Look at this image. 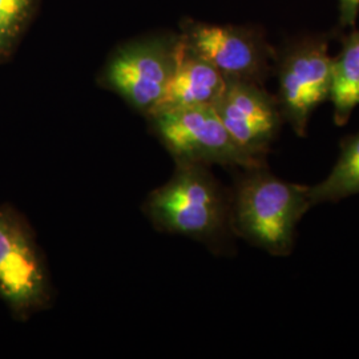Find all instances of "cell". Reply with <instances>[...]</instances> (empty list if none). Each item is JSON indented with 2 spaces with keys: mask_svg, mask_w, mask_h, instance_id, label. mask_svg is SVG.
<instances>
[{
  "mask_svg": "<svg viewBox=\"0 0 359 359\" xmlns=\"http://www.w3.org/2000/svg\"><path fill=\"white\" fill-rule=\"evenodd\" d=\"M35 0H0V57L13 48Z\"/></svg>",
  "mask_w": 359,
  "mask_h": 359,
  "instance_id": "obj_12",
  "label": "cell"
},
{
  "mask_svg": "<svg viewBox=\"0 0 359 359\" xmlns=\"http://www.w3.org/2000/svg\"><path fill=\"white\" fill-rule=\"evenodd\" d=\"M243 170L231 196L233 234L271 256H290L297 226L311 209L310 187L277 177L266 164Z\"/></svg>",
  "mask_w": 359,
  "mask_h": 359,
  "instance_id": "obj_1",
  "label": "cell"
},
{
  "mask_svg": "<svg viewBox=\"0 0 359 359\" xmlns=\"http://www.w3.org/2000/svg\"><path fill=\"white\" fill-rule=\"evenodd\" d=\"M338 1V26L354 28L359 16V0H337Z\"/></svg>",
  "mask_w": 359,
  "mask_h": 359,
  "instance_id": "obj_13",
  "label": "cell"
},
{
  "mask_svg": "<svg viewBox=\"0 0 359 359\" xmlns=\"http://www.w3.org/2000/svg\"><path fill=\"white\" fill-rule=\"evenodd\" d=\"M0 297L15 317L26 320L48 308L50 276L25 218L0 206Z\"/></svg>",
  "mask_w": 359,
  "mask_h": 359,
  "instance_id": "obj_4",
  "label": "cell"
},
{
  "mask_svg": "<svg viewBox=\"0 0 359 359\" xmlns=\"http://www.w3.org/2000/svg\"><path fill=\"white\" fill-rule=\"evenodd\" d=\"M152 116L154 128L177 161L248 168L265 165L241 149L224 127L213 105L168 109Z\"/></svg>",
  "mask_w": 359,
  "mask_h": 359,
  "instance_id": "obj_5",
  "label": "cell"
},
{
  "mask_svg": "<svg viewBox=\"0 0 359 359\" xmlns=\"http://www.w3.org/2000/svg\"><path fill=\"white\" fill-rule=\"evenodd\" d=\"M334 124L348 123L359 105V29H353L341 39V50L333 56L330 99Z\"/></svg>",
  "mask_w": 359,
  "mask_h": 359,
  "instance_id": "obj_10",
  "label": "cell"
},
{
  "mask_svg": "<svg viewBox=\"0 0 359 359\" xmlns=\"http://www.w3.org/2000/svg\"><path fill=\"white\" fill-rule=\"evenodd\" d=\"M332 35L304 34L283 41L276 50L273 72L283 123L298 137L308 136L313 114L329 102L332 88Z\"/></svg>",
  "mask_w": 359,
  "mask_h": 359,
  "instance_id": "obj_3",
  "label": "cell"
},
{
  "mask_svg": "<svg viewBox=\"0 0 359 359\" xmlns=\"http://www.w3.org/2000/svg\"><path fill=\"white\" fill-rule=\"evenodd\" d=\"M175 65L161 100L149 115L194 105H215L226 77L189 47L184 39L173 48Z\"/></svg>",
  "mask_w": 359,
  "mask_h": 359,
  "instance_id": "obj_9",
  "label": "cell"
},
{
  "mask_svg": "<svg viewBox=\"0 0 359 359\" xmlns=\"http://www.w3.org/2000/svg\"><path fill=\"white\" fill-rule=\"evenodd\" d=\"M213 107L236 144L257 160L266 161L285 124L277 97L262 84L226 79Z\"/></svg>",
  "mask_w": 359,
  "mask_h": 359,
  "instance_id": "obj_6",
  "label": "cell"
},
{
  "mask_svg": "<svg viewBox=\"0 0 359 359\" xmlns=\"http://www.w3.org/2000/svg\"><path fill=\"white\" fill-rule=\"evenodd\" d=\"M173 65V50L136 46L116 55L105 80L130 105L151 114L165 92Z\"/></svg>",
  "mask_w": 359,
  "mask_h": 359,
  "instance_id": "obj_8",
  "label": "cell"
},
{
  "mask_svg": "<svg viewBox=\"0 0 359 359\" xmlns=\"http://www.w3.org/2000/svg\"><path fill=\"white\" fill-rule=\"evenodd\" d=\"M359 194V130L339 142V154L330 173L310 187V205L333 204Z\"/></svg>",
  "mask_w": 359,
  "mask_h": 359,
  "instance_id": "obj_11",
  "label": "cell"
},
{
  "mask_svg": "<svg viewBox=\"0 0 359 359\" xmlns=\"http://www.w3.org/2000/svg\"><path fill=\"white\" fill-rule=\"evenodd\" d=\"M144 212L156 228L209 246L231 231V197L198 163L177 161L172 179L148 196Z\"/></svg>",
  "mask_w": 359,
  "mask_h": 359,
  "instance_id": "obj_2",
  "label": "cell"
},
{
  "mask_svg": "<svg viewBox=\"0 0 359 359\" xmlns=\"http://www.w3.org/2000/svg\"><path fill=\"white\" fill-rule=\"evenodd\" d=\"M187 43L226 79L265 83L273 71L276 48L261 32L241 27L194 25Z\"/></svg>",
  "mask_w": 359,
  "mask_h": 359,
  "instance_id": "obj_7",
  "label": "cell"
}]
</instances>
